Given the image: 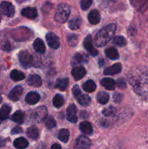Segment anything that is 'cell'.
<instances>
[{
    "label": "cell",
    "mask_w": 148,
    "mask_h": 149,
    "mask_svg": "<svg viewBox=\"0 0 148 149\" xmlns=\"http://www.w3.org/2000/svg\"><path fill=\"white\" fill-rule=\"evenodd\" d=\"M24 119H25V113H23V111H17L16 112H15L11 117L12 120L17 124L23 123Z\"/></svg>",
    "instance_id": "obj_25"
},
{
    "label": "cell",
    "mask_w": 148,
    "mask_h": 149,
    "mask_svg": "<svg viewBox=\"0 0 148 149\" xmlns=\"http://www.w3.org/2000/svg\"><path fill=\"white\" fill-rule=\"evenodd\" d=\"M122 65L120 63H115L108 68H105L104 71V75H115L118 74L121 71Z\"/></svg>",
    "instance_id": "obj_16"
},
{
    "label": "cell",
    "mask_w": 148,
    "mask_h": 149,
    "mask_svg": "<svg viewBox=\"0 0 148 149\" xmlns=\"http://www.w3.org/2000/svg\"><path fill=\"white\" fill-rule=\"evenodd\" d=\"M23 132V129H22L21 127H15L13 128L11 132L12 135H15V134L20 133V132Z\"/></svg>",
    "instance_id": "obj_42"
},
{
    "label": "cell",
    "mask_w": 148,
    "mask_h": 149,
    "mask_svg": "<svg viewBox=\"0 0 148 149\" xmlns=\"http://www.w3.org/2000/svg\"><path fill=\"white\" fill-rule=\"evenodd\" d=\"M44 121L47 129H52L56 126V122L52 116H46V118Z\"/></svg>",
    "instance_id": "obj_37"
},
{
    "label": "cell",
    "mask_w": 148,
    "mask_h": 149,
    "mask_svg": "<svg viewBox=\"0 0 148 149\" xmlns=\"http://www.w3.org/2000/svg\"><path fill=\"white\" fill-rule=\"evenodd\" d=\"M68 79L64 78V79H58L56 81V84H55V87L57 88L58 90H61V91H64L67 89L68 86Z\"/></svg>",
    "instance_id": "obj_24"
},
{
    "label": "cell",
    "mask_w": 148,
    "mask_h": 149,
    "mask_svg": "<svg viewBox=\"0 0 148 149\" xmlns=\"http://www.w3.org/2000/svg\"><path fill=\"white\" fill-rule=\"evenodd\" d=\"M0 8H1L2 13L5 15L7 17H12L15 15V7L9 1H2L0 4Z\"/></svg>",
    "instance_id": "obj_8"
},
{
    "label": "cell",
    "mask_w": 148,
    "mask_h": 149,
    "mask_svg": "<svg viewBox=\"0 0 148 149\" xmlns=\"http://www.w3.org/2000/svg\"><path fill=\"white\" fill-rule=\"evenodd\" d=\"M130 1L138 11L144 12L148 9V0H130Z\"/></svg>",
    "instance_id": "obj_12"
},
{
    "label": "cell",
    "mask_w": 148,
    "mask_h": 149,
    "mask_svg": "<svg viewBox=\"0 0 148 149\" xmlns=\"http://www.w3.org/2000/svg\"><path fill=\"white\" fill-rule=\"evenodd\" d=\"M51 149H62V148H61L60 145H59V144L57 143H55L52 146Z\"/></svg>",
    "instance_id": "obj_44"
},
{
    "label": "cell",
    "mask_w": 148,
    "mask_h": 149,
    "mask_svg": "<svg viewBox=\"0 0 148 149\" xmlns=\"http://www.w3.org/2000/svg\"><path fill=\"white\" fill-rule=\"evenodd\" d=\"M18 58L20 63L25 68L30 67L33 65V56L28 51H20L18 54Z\"/></svg>",
    "instance_id": "obj_4"
},
{
    "label": "cell",
    "mask_w": 148,
    "mask_h": 149,
    "mask_svg": "<svg viewBox=\"0 0 148 149\" xmlns=\"http://www.w3.org/2000/svg\"><path fill=\"white\" fill-rule=\"evenodd\" d=\"M88 20L90 23L93 25H96L99 23L100 21V13L97 10H93L89 13Z\"/></svg>",
    "instance_id": "obj_18"
},
{
    "label": "cell",
    "mask_w": 148,
    "mask_h": 149,
    "mask_svg": "<svg viewBox=\"0 0 148 149\" xmlns=\"http://www.w3.org/2000/svg\"><path fill=\"white\" fill-rule=\"evenodd\" d=\"M1 20V12H0V21Z\"/></svg>",
    "instance_id": "obj_46"
},
{
    "label": "cell",
    "mask_w": 148,
    "mask_h": 149,
    "mask_svg": "<svg viewBox=\"0 0 148 149\" xmlns=\"http://www.w3.org/2000/svg\"><path fill=\"white\" fill-rule=\"evenodd\" d=\"M14 146L17 149H25L28 146L29 143L27 140L24 138H18L15 140Z\"/></svg>",
    "instance_id": "obj_22"
},
{
    "label": "cell",
    "mask_w": 148,
    "mask_h": 149,
    "mask_svg": "<svg viewBox=\"0 0 148 149\" xmlns=\"http://www.w3.org/2000/svg\"><path fill=\"white\" fill-rule=\"evenodd\" d=\"M1 119H0V125H1Z\"/></svg>",
    "instance_id": "obj_47"
},
{
    "label": "cell",
    "mask_w": 148,
    "mask_h": 149,
    "mask_svg": "<svg viewBox=\"0 0 148 149\" xmlns=\"http://www.w3.org/2000/svg\"><path fill=\"white\" fill-rule=\"evenodd\" d=\"M27 135L33 140H37L39 138V133L37 127H30L27 130Z\"/></svg>",
    "instance_id": "obj_32"
},
{
    "label": "cell",
    "mask_w": 148,
    "mask_h": 149,
    "mask_svg": "<svg viewBox=\"0 0 148 149\" xmlns=\"http://www.w3.org/2000/svg\"><path fill=\"white\" fill-rule=\"evenodd\" d=\"M11 112V108L8 105H4L0 109V119L1 120H5L10 116V113Z\"/></svg>",
    "instance_id": "obj_29"
},
{
    "label": "cell",
    "mask_w": 148,
    "mask_h": 149,
    "mask_svg": "<svg viewBox=\"0 0 148 149\" xmlns=\"http://www.w3.org/2000/svg\"><path fill=\"white\" fill-rule=\"evenodd\" d=\"M81 24V20L78 17H75L68 22V26L71 30H77L80 28Z\"/></svg>",
    "instance_id": "obj_28"
},
{
    "label": "cell",
    "mask_w": 148,
    "mask_h": 149,
    "mask_svg": "<svg viewBox=\"0 0 148 149\" xmlns=\"http://www.w3.org/2000/svg\"><path fill=\"white\" fill-rule=\"evenodd\" d=\"M25 100H26V103H28V104L34 105L39 101L40 95L36 92H30L26 95Z\"/></svg>",
    "instance_id": "obj_17"
},
{
    "label": "cell",
    "mask_w": 148,
    "mask_h": 149,
    "mask_svg": "<svg viewBox=\"0 0 148 149\" xmlns=\"http://www.w3.org/2000/svg\"><path fill=\"white\" fill-rule=\"evenodd\" d=\"M82 87L87 93H93L96 90V84L93 80H88L83 84Z\"/></svg>",
    "instance_id": "obj_27"
},
{
    "label": "cell",
    "mask_w": 148,
    "mask_h": 149,
    "mask_svg": "<svg viewBox=\"0 0 148 149\" xmlns=\"http://www.w3.org/2000/svg\"><path fill=\"white\" fill-rule=\"evenodd\" d=\"M97 101L102 105H104L107 103L109 100V95L106 92H99L97 95Z\"/></svg>",
    "instance_id": "obj_30"
},
{
    "label": "cell",
    "mask_w": 148,
    "mask_h": 149,
    "mask_svg": "<svg viewBox=\"0 0 148 149\" xmlns=\"http://www.w3.org/2000/svg\"><path fill=\"white\" fill-rule=\"evenodd\" d=\"M70 132L67 129H62L58 134V138L60 141L63 143H67L69 140Z\"/></svg>",
    "instance_id": "obj_33"
},
{
    "label": "cell",
    "mask_w": 148,
    "mask_h": 149,
    "mask_svg": "<svg viewBox=\"0 0 148 149\" xmlns=\"http://www.w3.org/2000/svg\"><path fill=\"white\" fill-rule=\"evenodd\" d=\"M113 44L118 47H123L126 45V40L123 36H115L113 39Z\"/></svg>",
    "instance_id": "obj_36"
},
{
    "label": "cell",
    "mask_w": 148,
    "mask_h": 149,
    "mask_svg": "<svg viewBox=\"0 0 148 149\" xmlns=\"http://www.w3.org/2000/svg\"><path fill=\"white\" fill-rule=\"evenodd\" d=\"M116 110L114 107L113 106H110V107L105 109L102 111V113L106 116H113L115 114Z\"/></svg>",
    "instance_id": "obj_39"
},
{
    "label": "cell",
    "mask_w": 148,
    "mask_h": 149,
    "mask_svg": "<svg viewBox=\"0 0 148 149\" xmlns=\"http://www.w3.org/2000/svg\"><path fill=\"white\" fill-rule=\"evenodd\" d=\"M10 78L15 81H19L23 80L25 78V75L21 71H19L17 70H13L10 73Z\"/></svg>",
    "instance_id": "obj_31"
},
{
    "label": "cell",
    "mask_w": 148,
    "mask_h": 149,
    "mask_svg": "<svg viewBox=\"0 0 148 149\" xmlns=\"http://www.w3.org/2000/svg\"><path fill=\"white\" fill-rule=\"evenodd\" d=\"M86 60L85 58L83 55L80 53H76L75 55H74V56L73 57V59L71 61V64L73 65H78V64L81 63L83 62H85Z\"/></svg>",
    "instance_id": "obj_34"
},
{
    "label": "cell",
    "mask_w": 148,
    "mask_h": 149,
    "mask_svg": "<svg viewBox=\"0 0 148 149\" xmlns=\"http://www.w3.org/2000/svg\"><path fill=\"white\" fill-rule=\"evenodd\" d=\"M33 46L34 49L36 50V52H37L38 53L43 54L46 51V47H45L44 43L42 41V39H39V38H37L34 41V42L33 44Z\"/></svg>",
    "instance_id": "obj_21"
},
{
    "label": "cell",
    "mask_w": 148,
    "mask_h": 149,
    "mask_svg": "<svg viewBox=\"0 0 148 149\" xmlns=\"http://www.w3.org/2000/svg\"><path fill=\"white\" fill-rule=\"evenodd\" d=\"M67 39H68V43L72 47L75 46L78 42V36L75 34L69 35V36H68Z\"/></svg>",
    "instance_id": "obj_38"
},
{
    "label": "cell",
    "mask_w": 148,
    "mask_h": 149,
    "mask_svg": "<svg viewBox=\"0 0 148 149\" xmlns=\"http://www.w3.org/2000/svg\"><path fill=\"white\" fill-rule=\"evenodd\" d=\"M77 108L75 105L71 104L67 109V119L72 123H75L78 121L77 117Z\"/></svg>",
    "instance_id": "obj_10"
},
{
    "label": "cell",
    "mask_w": 148,
    "mask_h": 149,
    "mask_svg": "<svg viewBox=\"0 0 148 149\" xmlns=\"http://www.w3.org/2000/svg\"><path fill=\"white\" fill-rule=\"evenodd\" d=\"M79 129L83 133L86 135H91L93 132V128L91 124L88 122H83L80 124Z\"/></svg>",
    "instance_id": "obj_23"
},
{
    "label": "cell",
    "mask_w": 148,
    "mask_h": 149,
    "mask_svg": "<svg viewBox=\"0 0 148 149\" xmlns=\"http://www.w3.org/2000/svg\"><path fill=\"white\" fill-rule=\"evenodd\" d=\"M117 85L119 88L123 89L126 87V83L125 81V80L123 79H118L117 81Z\"/></svg>",
    "instance_id": "obj_41"
},
{
    "label": "cell",
    "mask_w": 148,
    "mask_h": 149,
    "mask_svg": "<svg viewBox=\"0 0 148 149\" xmlns=\"http://www.w3.org/2000/svg\"><path fill=\"white\" fill-rule=\"evenodd\" d=\"M84 47L89 52V53L92 56H96L98 54L97 49L94 48L92 44V38L90 34H89L84 40Z\"/></svg>",
    "instance_id": "obj_9"
},
{
    "label": "cell",
    "mask_w": 148,
    "mask_h": 149,
    "mask_svg": "<svg viewBox=\"0 0 148 149\" xmlns=\"http://www.w3.org/2000/svg\"><path fill=\"white\" fill-rule=\"evenodd\" d=\"M1 101H2V97H1V96L0 95V103H1Z\"/></svg>",
    "instance_id": "obj_45"
},
{
    "label": "cell",
    "mask_w": 148,
    "mask_h": 149,
    "mask_svg": "<svg viewBox=\"0 0 148 149\" xmlns=\"http://www.w3.org/2000/svg\"><path fill=\"white\" fill-rule=\"evenodd\" d=\"M27 84L31 87H39L42 84L41 78L37 74H31L28 78Z\"/></svg>",
    "instance_id": "obj_14"
},
{
    "label": "cell",
    "mask_w": 148,
    "mask_h": 149,
    "mask_svg": "<svg viewBox=\"0 0 148 149\" xmlns=\"http://www.w3.org/2000/svg\"><path fill=\"white\" fill-rule=\"evenodd\" d=\"M75 97L77 101L78 102V103H80L81 106H88V105H89L90 102H91V99H90L89 96L87 95L83 94L81 92L78 93V95H76Z\"/></svg>",
    "instance_id": "obj_19"
},
{
    "label": "cell",
    "mask_w": 148,
    "mask_h": 149,
    "mask_svg": "<svg viewBox=\"0 0 148 149\" xmlns=\"http://www.w3.org/2000/svg\"><path fill=\"white\" fill-rule=\"evenodd\" d=\"M33 119L36 122H41L44 121L47 116V110L44 106H40V107L36 109V110L33 112Z\"/></svg>",
    "instance_id": "obj_7"
},
{
    "label": "cell",
    "mask_w": 148,
    "mask_h": 149,
    "mask_svg": "<svg viewBox=\"0 0 148 149\" xmlns=\"http://www.w3.org/2000/svg\"><path fill=\"white\" fill-rule=\"evenodd\" d=\"M92 4V0H81V8L83 10H88Z\"/></svg>",
    "instance_id": "obj_40"
},
{
    "label": "cell",
    "mask_w": 148,
    "mask_h": 149,
    "mask_svg": "<svg viewBox=\"0 0 148 149\" xmlns=\"http://www.w3.org/2000/svg\"><path fill=\"white\" fill-rule=\"evenodd\" d=\"M23 88L22 86H16L10 91V94H9V97L10 100H13V101H17L18 100H20V97L23 95Z\"/></svg>",
    "instance_id": "obj_11"
},
{
    "label": "cell",
    "mask_w": 148,
    "mask_h": 149,
    "mask_svg": "<svg viewBox=\"0 0 148 149\" xmlns=\"http://www.w3.org/2000/svg\"><path fill=\"white\" fill-rule=\"evenodd\" d=\"M100 84L107 90H114L115 87V81L111 78H104L101 80Z\"/></svg>",
    "instance_id": "obj_20"
},
{
    "label": "cell",
    "mask_w": 148,
    "mask_h": 149,
    "mask_svg": "<svg viewBox=\"0 0 148 149\" xmlns=\"http://www.w3.org/2000/svg\"><path fill=\"white\" fill-rule=\"evenodd\" d=\"M86 73V69L84 66L75 67V68H73L72 71H71V74H72L73 77L75 81H78V80L82 79L85 76Z\"/></svg>",
    "instance_id": "obj_13"
},
{
    "label": "cell",
    "mask_w": 148,
    "mask_h": 149,
    "mask_svg": "<svg viewBox=\"0 0 148 149\" xmlns=\"http://www.w3.org/2000/svg\"><path fill=\"white\" fill-rule=\"evenodd\" d=\"M122 96L123 95L120 93H115V94H114V95H113V97H114V101H115L116 103H119L122 100Z\"/></svg>",
    "instance_id": "obj_43"
},
{
    "label": "cell",
    "mask_w": 148,
    "mask_h": 149,
    "mask_svg": "<svg viewBox=\"0 0 148 149\" xmlns=\"http://www.w3.org/2000/svg\"><path fill=\"white\" fill-rule=\"evenodd\" d=\"M70 13H71L70 7L67 4H60L59 5H58L54 17L56 21L60 23H64L67 21L69 17Z\"/></svg>",
    "instance_id": "obj_3"
},
{
    "label": "cell",
    "mask_w": 148,
    "mask_h": 149,
    "mask_svg": "<svg viewBox=\"0 0 148 149\" xmlns=\"http://www.w3.org/2000/svg\"><path fill=\"white\" fill-rule=\"evenodd\" d=\"M64 99L61 95L57 94L54 97L53 105L55 108H60L63 105Z\"/></svg>",
    "instance_id": "obj_35"
},
{
    "label": "cell",
    "mask_w": 148,
    "mask_h": 149,
    "mask_svg": "<svg viewBox=\"0 0 148 149\" xmlns=\"http://www.w3.org/2000/svg\"><path fill=\"white\" fill-rule=\"evenodd\" d=\"M128 80L139 96L148 98V68L143 66L133 68L128 75Z\"/></svg>",
    "instance_id": "obj_1"
},
{
    "label": "cell",
    "mask_w": 148,
    "mask_h": 149,
    "mask_svg": "<svg viewBox=\"0 0 148 149\" xmlns=\"http://www.w3.org/2000/svg\"><path fill=\"white\" fill-rule=\"evenodd\" d=\"M116 31V26L114 23H110L100 31L94 37V42L98 47H102L108 43L113 38Z\"/></svg>",
    "instance_id": "obj_2"
},
{
    "label": "cell",
    "mask_w": 148,
    "mask_h": 149,
    "mask_svg": "<svg viewBox=\"0 0 148 149\" xmlns=\"http://www.w3.org/2000/svg\"><path fill=\"white\" fill-rule=\"evenodd\" d=\"M21 15L28 18L33 19L37 17L38 12L35 7H26L22 10Z\"/></svg>",
    "instance_id": "obj_15"
},
{
    "label": "cell",
    "mask_w": 148,
    "mask_h": 149,
    "mask_svg": "<svg viewBox=\"0 0 148 149\" xmlns=\"http://www.w3.org/2000/svg\"><path fill=\"white\" fill-rule=\"evenodd\" d=\"M46 40L47 45L52 49H57L59 48L60 42H59V37L53 32H49L46 35Z\"/></svg>",
    "instance_id": "obj_6"
},
{
    "label": "cell",
    "mask_w": 148,
    "mask_h": 149,
    "mask_svg": "<svg viewBox=\"0 0 148 149\" xmlns=\"http://www.w3.org/2000/svg\"><path fill=\"white\" fill-rule=\"evenodd\" d=\"M91 142L87 137L81 135L76 139L74 145L75 149H89Z\"/></svg>",
    "instance_id": "obj_5"
},
{
    "label": "cell",
    "mask_w": 148,
    "mask_h": 149,
    "mask_svg": "<svg viewBox=\"0 0 148 149\" xmlns=\"http://www.w3.org/2000/svg\"><path fill=\"white\" fill-rule=\"evenodd\" d=\"M106 56L110 60H118L119 58V54L117 49L114 47H110L105 49Z\"/></svg>",
    "instance_id": "obj_26"
}]
</instances>
